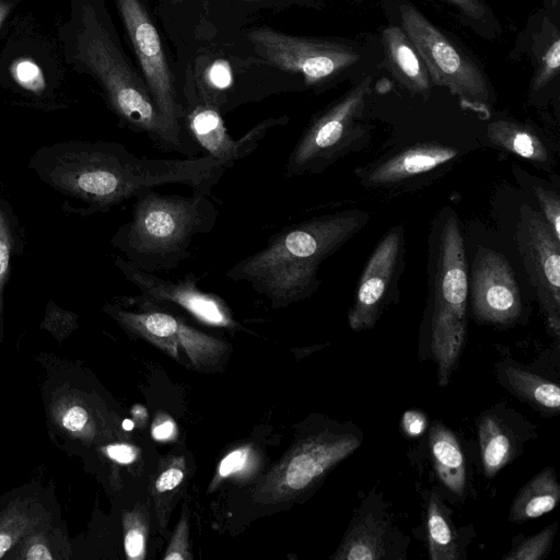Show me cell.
Returning <instances> with one entry per match:
<instances>
[{
    "label": "cell",
    "mask_w": 560,
    "mask_h": 560,
    "mask_svg": "<svg viewBox=\"0 0 560 560\" xmlns=\"http://www.w3.org/2000/svg\"><path fill=\"white\" fill-rule=\"evenodd\" d=\"M478 435L482 468L492 478L516 456V433L501 412L487 411L478 421Z\"/></svg>",
    "instance_id": "19"
},
{
    "label": "cell",
    "mask_w": 560,
    "mask_h": 560,
    "mask_svg": "<svg viewBox=\"0 0 560 560\" xmlns=\"http://www.w3.org/2000/svg\"><path fill=\"white\" fill-rule=\"evenodd\" d=\"M553 5H558L559 0H552Z\"/></svg>",
    "instance_id": "44"
},
{
    "label": "cell",
    "mask_w": 560,
    "mask_h": 560,
    "mask_svg": "<svg viewBox=\"0 0 560 560\" xmlns=\"http://www.w3.org/2000/svg\"><path fill=\"white\" fill-rule=\"evenodd\" d=\"M255 462V453L248 445L233 450L220 462L210 489L225 478L240 477L247 474L246 470H249V467Z\"/></svg>",
    "instance_id": "29"
},
{
    "label": "cell",
    "mask_w": 560,
    "mask_h": 560,
    "mask_svg": "<svg viewBox=\"0 0 560 560\" xmlns=\"http://www.w3.org/2000/svg\"><path fill=\"white\" fill-rule=\"evenodd\" d=\"M471 308L478 322L493 325L514 323L522 313L520 287L505 257L479 248L469 282Z\"/></svg>",
    "instance_id": "15"
},
{
    "label": "cell",
    "mask_w": 560,
    "mask_h": 560,
    "mask_svg": "<svg viewBox=\"0 0 560 560\" xmlns=\"http://www.w3.org/2000/svg\"><path fill=\"white\" fill-rule=\"evenodd\" d=\"M11 537L8 534H0V558L7 552L11 546Z\"/></svg>",
    "instance_id": "41"
},
{
    "label": "cell",
    "mask_w": 560,
    "mask_h": 560,
    "mask_svg": "<svg viewBox=\"0 0 560 560\" xmlns=\"http://www.w3.org/2000/svg\"><path fill=\"white\" fill-rule=\"evenodd\" d=\"M382 43L387 65L393 74L408 90L427 94L431 88L428 70L407 34L398 26L383 31Z\"/></svg>",
    "instance_id": "17"
},
{
    "label": "cell",
    "mask_w": 560,
    "mask_h": 560,
    "mask_svg": "<svg viewBox=\"0 0 560 560\" xmlns=\"http://www.w3.org/2000/svg\"><path fill=\"white\" fill-rule=\"evenodd\" d=\"M191 558L189 546V510L186 504H184L180 520L177 523L163 559L190 560Z\"/></svg>",
    "instance_id": "31"
},
{
    "label": "cell",
    "mask_w": 560,
    "mask_h": 560,
    "mask_svg": "<svg viewBox=\"0 0 560 560\" xmlns=\"http://www.w3.org/2000/svg\"><path fill=\"white\" fill-rule=\"evenodd\" d=\"M124 548L129 560H143L150 527V513L147 503H138L122 514Z\"/></svg>",
    "instance_id": "27"
},
{
    "label": "cell",
    "mask_w": 560,
    "mask_h": 560,
    "mask_svg": "<svg viewBox=\"0 0 560 560\" xmlns=\"http://www.w3.org/2000/svg\"><path fill=\"white\" fill-rule=\"evenodd\" d=\"M210 196L163 195L154 189L136 197L131 218L112 238L135 267L155 272L177 268L190 257L195 236L209 234L219 211Z\"/></svg>",
    "instance_id": "3"
},
{
    "label": "cell",
    "mask_w": 560,
    "mask_h": 560,
    "mask_svg": "<svg viewBox=\"0 0 560 560\" xmlns=\"http://www.w3.org/2000/svg\"><path fill=\"white\" fill-rule=\"evenodd\" d=\"M371 77H364L341 98L316 116L292 149L283 168L287 179L317 174L328 167L346 148L354 122L371 91Z\"/></svg>",
    "instance_id": "8"
},
{
    "label": "cell",
    "mask_w": 560,
    "mask_h": 560,
    "mask_svg": "<svg viewBox=\"0 0 560 560\" xmlns=\"http://www.w3.org/2000/svg\"><path fill=\"white\" fill-rule=\"evenodd\" d=\"M44 179L55 188L104 211L164 185H184L207 196L229 165L211 156L150 159L115 142H80L48 153Z\"/></svg>",
    "instance_id": "1"
},
{
    "label": "cell",
    "mask_w": 560,
    "mask_h": 560,
    "mask_svg": "<svg viewBox=\"0 0 560 560\" xmlns=\"http://www.w3.org/2000/svg\"><path fill=\"white\" fill-rule=\"evenodd\" d=\"M368 221V212L346 210L289 225L271 235L264 248L229 268L225 276L248 283L272 308L287 307L318 290L320 264Z\"/></svg>",
    "instance_id": "2"
},
{
    "label": "cell",
    "mask_w": 560,
    "mask_h": 560,
    "mask_svg": "<svg viewBox=\"0 0 560 560\" xmlns=\"http://www.w3.org/2000/svg\"><path fill=\"white\" fill-rule=\"evenodd\" d=\"M81 54L104 86L114 112L162 151L189 156L200 152L185 130L164 120L145 83L130 69L91 8L84 9Z\"/></svg>",
    "instance_id": "4"
},
{
    "label": "cell",
    "mask_w": 560,
    "mask_h": 560,
    "mask_svg": "<svg viewBox=\"0 0 560 560\" xmlns=\"http://www.w3.org/2000/svg\"><path fill=\"white\" fill-rule=\"evenodd\" d=\"M90 421V417L84 408L72 406L65 411L61 417L62 425L74 433L83 431Z\"/></svg>",
    "instance_id": "35"
},
{
    "label": "cell",
    "mask_w": 560,
    "mask_h": 560,
    "mask_svg": "<svg viewBox=\"0 0 560 560\" xmlns=\"http://www.w3.org/2000/svg\"><path fill=\"white\" fill-rule=\"evenodd\" d=\"M176 432L174 421L165 416H160L155 419L152 425V436L158 441L170 440Z\"/></svg>",
    "instance_id": "38"
},
{
    "label": "cell",
    "mask_w": 560,
    "mask_h": 560,
    "mask_svg": "<svg viewBox=\"0 0 560 560\" xmlns=\"http://www.w3.org/2000/svg\"><path fill=\"white\" fill-rule=\"evenodd\" d=\"M184 108L183 126L200 152L230 167L252 154L271 128L289 120L285 116L265 119L240 139H234L228 132L221 110L214 105L186 92Z\"/></svg>",
    "instance_id": "13"
},
{
    "label": "cell",
    "mask_w": 560,
    "mask_h": 560,
    "mask_svg": "<svg viewBox=\"0 0 560 560\" xmlns=\"http://www.w3.org/2000/svg\"><path fill=\"white\" fill-rule=\"evenodd\" d=\"M535 195L541 210V215L560 241V199L559 196L549 189L536 186Z\"/></svg>",
    "instance_id": "33"
},
{
    "label": "cell",
    "mask_w": 560,
    "mask_h": 560,
    "mask_svg": "<svg viewBox=\"0 0 560 560\" xmlns=\"http://www.w3.org/2000/svg\"><path fill=\"white\" fill-rule=\"evenodd\" d=\"M11 71L14 80L24 89L34 93L44 90V75L39 67L33 61L28 59L19 60L12 66Z\"/></svg>",
    "instance_id": "34"
},
{
    "label": "cell",
    "mask_w": 560,
    "mask_h": 560,
    "mask_svg": "<svg viewBox=\"0 0 560 560\" xmlns=\"http://www.w3.org/2000/svg\"><path fill=\"white\" fill-rule=\"evenodd\" d=\"M458 151L442 143L409 147L380 163L365 177L368 186H384L430 172L456 158Z\"/></svg>",
    "instance_id": "16"
},
{
    "label": "cell",
    "mask_w": 560,
    "mask_h": 560,
    "mask_svg": "<svg viewBox=\"0 0 560 560\" xmlns=\"http://www.w3.org/2000/svg\"><path fill=\"white\" fill-rule=\"evenodd\" d=\"M117 4L140 63L144 83L160 114L173 128L185 130L184 104L178 100L155 25L140 0H117Z\"/></svg>",
    "instance_id": "11"
},
{
    "label": "cell",
    "mask_w": 560,
    "mask_h": 560,
    "mask_svg": "<svg viewBox=\"0 0 560 560\" xmlns=\"http://www.w3.org/2000/svg\"><path fill=\"white\" fill-rule=\"evenodd\" d=\"M500 375L506 387L521 399L549 413L559 411L560 388L556 383L514 364H504Z\"/></svg>",
    "instance_id": "22"
},
{
    "label": "cell",
    "mask_w": 560,
    "mask_h": 560,
    "mask_svg": "<svg viewBox=\"0 0 560 560\" xmlns=\"http://www.w3.org/2000/svg\"><path fill=\"white\" fill-rule=\"evenodd\" d=\"M12 231L8 218L0 206V329L2 327L3 289L10 271Z\"/></svg>",
    "instance_id": "32"
},
{
    "label": "cell",
    "mask_w": 560,
    "mask_h": 560,
    "mask_svg": "<svg viewBox=\"0 0 560 560\" xmlns=\"http://www.w3.org/2000/svg\"><path fill=\"white\" fill-rule=\"evenodd\" d=\"M25 558L30 560H48L51 559L52 556L50 555L46 546L42 544H34L27 550Z\"/></svg>",
    "instance_id": "40"
},
{
    "label": "cell",
    "mask_w": 560,
    "mask_h": 560,
    "mask_svg": "<svg viewBox=\"0 0 560 560\" xmlns=\"http://www.w3.org/2000/svg\"><path fill=\"white\" fill-rule=\"evenodd\" d=\"M560 499V486L552 467L534 476L515 497L509 520L522 523L552 511Z\"/></svg>",
    "instance_id": "21"
},
{
    "label": "cell",
    "mask_w": 560,
    "mask_h": 560,
    "mask_svg": "<svg viewBox=\"0 0 560 560\" xmlns=\"http://www.w3.org/2000/svg\"><path fill=\"white\" fill-rule=\"evenodd\" d=\"M429 556L432 560H457L459 542L446 508L439 495L432 493L427 509Z\"/></svg>",
    "instance_id": "25"
},
{
    "label": "cell",
    "mask_w": 560,
    "mask_h": 560,
    "mask_svg": "<svg viewBox=\"0 0 560 560\" xmlns=\"http://www.w3.org/2000/svg\"><path fill=\"white\" fill-rule=\"evenodd\" d=\"M179 350L187 354L194 368L201 370L214 366L226 352L228 345L184 322Z\"/></svg>",
    "instance_id": "26"
},
{
    "label": "cell",
    "mask_w": 560,
    "mask_h": 560,
    "mask_svg": "<svg viewBox=\"0 0 560 560\" xmlns=\"http://www.w3.org/2000/svg\"><path fill=\"white\" fill-rule=\"evenodd\" d=\"M187 464L183 456H168L159 464L151 481L152 497L159 529L164 533L174 501L185 482Z\"/></svg>",
    "instance_id": "23"
},
{
    "label": "cell",
    "mask_w": 560,
    "mask_h": 560,
    "mask_svg": "<svg viewBox=\"0 0 560 560\" xmlns=\"http://www.w3.org/2000/svg\"><path fill=\"white\" fill-rule=\"evenodd\" d=\"M557 532V523L550 524L534 536L525 538L515 546L509 555L503 557L508 560H541L552 545Z\"/></svg>",
    "instance_id": "28"
},
{
    "label": "cell",
    "mask_w": 560,
    "mask_h": 560,
    "mask_svg": "<svg viewBox=\"0 0 560 560\" xmlns=\"http://www.w3.org/2000/svg\"><path fill=\"white\" fill-rule=\"evenodd\" d=\"M106 453L109 458L120 464H130L137 458V451L129 444H113L107 446Z\"/></svg>",
    "instance_id": "37"
},
{
    "label": "cell",
    "mask_w": 560,
    "mask_h": 560,
    "mask_svg": "<svg viewBox=\"0 0 560 560\" xmlns=\"http://www.w3.org/2000/svg\"><path fill=\"white\" fill-rule=\"evenodd\" d=\"M399 12L402 30L419 52L431 81L466 103H489V83L475 61L412 4H401Z\"/></svg>",
    "instance_id": "7"
},
{
    "label": "cell",
    "mask_w": 560,
    "mask_h": 560,
    "mask_svg": "<svg viewBox=\"0 0 560 560\" xmlns=\"http://www.w3.org/2000/svg\"><path fill=\"white\" fill-rule=\"evenodd\" d=\"M389 526L383 516L365 513L349 526L339 548L337 560H381L387 558Z\"/></svg>",
    "instance_id": "18"
},
{
    "label": "cell",
    "mask_w": 560,
    "mask_h": 560,
    "mask_svg": "<svg viewBox=\"0 0 560 560\" xmlns=\"http://www.w3.org/2000/svg\"><path fill=\"white\" fill-rule=\"evenodd\" d=\"M115 265L151 303L160 307L176 306L210 327L230 330L238 327L228 303L220 295L201 290L198 287L199 277L195 273H187L184 278L173 281L160 278L154 272L141 270L120 257L116 259Z\"/></svg>",
    "instance_id": "12"
},
{
    "label": "cell",
    "mask_w": 560,
    "mask_h": 560,
    "mask_svg": "<svg viewBox=\"0 0 560 560\" xmlns=\"http://www.w3.org/2000/svg\"><path fill=\"white\" fill-rule=\"evenodd\" d=\"M468 295L465 243L452 212L439 233L431 279L430 345L440 386L448 384L465 346Z\"/></svg>",
    "instance_id": "5"
},
{
    "label": "cell",
    "mask_w": 560,
    "mask_h": 560,
    "mask_svg": "<svg viewBox=\"0 0 560 560\" xmlns=\"http://www.w3.org/2000/svg\"><path fill=\"white\" fill-rule=\"evenodd\" d=\"M517 247L552 335L560 336V241L527 203L520 209Z\"/></svg>",
    "instance_id": "10"
},
{
    "label": "cell",
    "mask_w": 560,
    "mask_h": 560,
    "mask_svg": "<svg viewBox=\"0 0 560 560\" xmlns=\"http://www.w3.org/2000/svg\"><path fill=\"white\" fill-rule=\"evenodd\" d=\"M471 19H481L487 12L485 0H445Z\"/></svg>",
    "instance_id": "36"
},
{
    "label": "cell",
    "mask_w": 560,
    "mask_h": 560,
    "mask_svg": "<svg viewBox=\"0 0 560 560\" xmlns=\"http://www.w3.org/2000/svg\"><path fill=\"white\" fill-rule=\"evenodd\" d=\"M7 13V8L0 4V24L3 21Z\"/></svg>",
    "instance_id": "43"
},
{
    "label": "cell",
    "mask_w": 560,
    "mask_h": 560,
    "mask_svg": "<svg viewBox=\"0 0 560 560\" xmlns=\"http://www.w3.org/2000/svg\"><path fill=\"white\" fill-rule=\"evenodd\" d=\"M487 137L495 145L533 162H546L548 152L542 140L528 127L509 120L488 125Z\"/></svg>",
    "instance_id": "24"
},
{
    "label": "cell",
    "mask_w": 560,
    "mask_h": 560,
    "mask_svg": "<svg viewBox=\"0 0 560 560\" xmlns=\"http://www.w3.org/2000/svg\"><path fill=\"white\" fill-rule=\"evenodd\" d=\"M243 1L258 2V1H262V0H243Z\"/></svg>",
    "instance_id": "45"
},
{
    "label": "cell",
    "mask_w": 560,
    "mask_h": 560,
    "mask_svg": "<svg viewBox=\"0 0 560 560\" xmlns=\"http://www.w3.org/2000/svg\"><path fill=\"white\" fill-rule=\"evenodd\" d=\"M430 450L435 471L452 493L464 497L466 491V462L455 434L442 424L430 432Z\"/></svg>",
    "instance_id": "20"
},
{
    "label": "cell",
    "mask_w": 560,
    "mask_h": 560,
    "mask_svg": "<svg viewBox=\"0 0 560 560\" xmlns=\"http://www.w3.org/2000/svg\"><path fill=\"white\" fill-rule=\"evenodd\" d=\"M246 36L265 61L302 74L306 84L318 83L360 59V54L349 45L293 36L269 27L254 28Z\"/></svg>",
    "instance_id": "9"
},
{
    "label": "cell",
    "mask_w": 560,
    "mask_h": 560,
    "mask_svg": "<svg viewBox=\"0 0 560 560\" xmlns=\"http://www.w3.org/2000/svg\"><path fill=\"white\" fill-rule=\"evenodd\" d=\"M560 67V38L556 32L553 40L540 57L532 81V90L545 88L559 72Z\"/></svg>",
    "instance_id": "30"
},
{
    "label": "cell",
    "mask_w": 560,
    "mask_h": 560,
    "mask_svg": "<svg viewBox=\"0 0 560 560\" xmlns=\"http://www.w3.org/2000/svg\"><path fill=\"white\" fill-rule=\"evenodd\" d=\"M404 422L406 430L412 435L421 433L425 423L422 415L415 411L406 412Z\"/></svg>",
    "instance_id": "39"
},
{
    "label": "cell",
    "mask_w": 560,
    "mask_h": 560,
    "mask_svg": "<svg viewBox=\"0 0 560 560\" xmlns=\"http://www.w3.org/2000/svg\"><path fill=\"white\" fill-rule=\"evenodd\" d=\"M133 425H135L133 422L131 420H128V419L124 420V422H122V429H125L127 431L132 430Z\"/></svg>",
    "instance_id": "42"
},
{
    "label": "cell",
    "mask_w": 560,
    "mask_h": 560,
    "mask_svg": "<svg viewBox=\"0 0 560 560\" xmlns=\"http://www.w3.org/2000/svg\"><path fill=\"white\" fill-rule=\"evenodd\" d=\"M404 255V230L392 228L378 242L360 277L348 324L353 330L372 328L394 290Z\"/></svg>",
    "instance_id": "14"
},
{
    "label": "cell",
    "mask_w": 560,
    "mask_h": 560,
    "mask_svg": "<svg viewBox=\"0 0 560 560\" xmlns=\"http://www.w3.org/2000/svg\"><path fill=\"white\" fill-rule=\"evenodd\" d=\"M355 427L324 429L299 441L258 483L254 499L275 504L312 490L362 443Z\"/></svg>",
    "instance_id": "6"
}]
</instances>
